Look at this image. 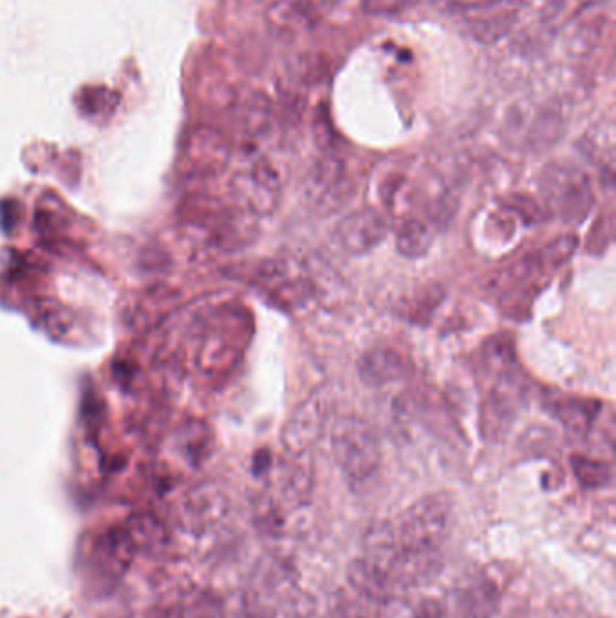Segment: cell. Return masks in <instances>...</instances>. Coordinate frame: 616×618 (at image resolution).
Masks as SVG:
<instances>
[{"instance_id": "6da1fadb", "label": "cell", "mask_w": 616, "mask_h": 618, "mask_svg": "<svg viewBox=\"0 0 616 618\" xmlns=\"http://www.w3.org/2000/svg\"><path fill=\"white\" fill-rule=\"evenodd\" d=\"M454 503L445 492L414 501L394 526L396 541L407 552H439L452 525Z\"/></svg>"}, {"instance_id": "7a4b0ae2", "label": "cell", "mask_w": 616, "mask_h": 618, "mask_svg": "<svg viewBox=\"0 0 616 618\" xmlns=\"http://www.w3.org/2000/svg\"><path fill=\"white\" fill-rule=\"evenodd\" d=\"M331 450L336 465L353 481H367L382 465L380 438L373 425L360 416L347 414L331 427Z\"/></svg>"}, {"instance_id": "3957f363", "label": "cell", "mask_w": 616, "mask_h": 618, "mask_svg": "<svg viewBox=\"0 0 616 618\" xmlns=\"http://www.w3.org/2000/svg\"><path fill=\"white\" fill-rule=\"evenodd\" d=\"M577 244L575 235L551 241L546 248L524 255L508 268L495 273L490 279V288L503 299H510L514 295L519 299L526 297L570 259L577 250Z\"/></svg>"}, {"instance_id": "277c9868", "label": "cell", "mask_w": 616, "mask_h": 618, "mask_svg": "<svg viewBox=\"0 0 616 618\" xmlns=\"http://www.w3.org/2000/svg\"><path fill=\"white\" fill-rule=\"evenodd\" d=\"M541 192L551 212L570 225H580L595 203L588 176L570 165L553 163L544 170Z\"/></svg>"}, {"instance_id": "5b68a950", "label": "cell", "mask_w": 616, "mask_h": 618, "mask_svg": "<svg viewBox=\"0 0 616 618\" xmlns=\"http://www.w3.org/2000/svg\"><path fill=\"white\" fill-rule=\"evenodd\" d=\"M329 416V398L315 393L300 403L282 429V445L291 456H306L317 443Z\"/></svg>"}, {"instance_id": "8992f818", "label": "cell", "mask_w": 616, "mask_h": 618, "mask_svg": "<svg viewBox=\"0 0 616 618\" xmlns=\"http://www.w3.org/2000/svg\"><path fill=\"white\" fill-rule=\"evenodd\" d=\"M387 234L389 219L383 210L373 206H365L347 214L335 228L336 243L349 255L373 252Z\"/></svg>"}, {"instance_id": "52a82bcc", "label": "cell", "mask_w": 616, "mask_h": 618, "mask_svg": "<svg viewBox=\"0 0 616 618\" xmlns=\"http://www.w3.org/2000/svg\"><path fill=\"white\" fill-rule=\"evenodd\" d=\"M353 190L355 188L349 183L342 163L333 158H326L318 161L315 169L311 170L306 197L311 206H315L317 210L335 212L353 197Z\"/></svg>"}, {"instance_id": "ba28073f", "label": "cell", "mask_w": 616, "mask_h": 618, "mask_svg": "<svg viewBox=\"0 0 616 618\" xmlns=\"http://www.w3.org/2000/svg\"><path fill=\"white\" fill-rule=\"evenodd\" d=\"M235 187L246 206L259 216H268L279 206L282 183L268 161H257L252 169L237 178Z\"/></svg>"}, {"instance_id": "9c48e42d", "label": "cell", "mask_w": 616, "mask_h": 618, "mask_svg": "<svg viewBox=\"0 0 616 618\" xmlns=\"http://www.w3.org/2000/svg\"><path fill=\"white\" fill-rule=\"evenodd\" d=\"M134 553L136 546L127 534L125 526H122L114 528L111 532L103 534L98 541H94L89 562H93L94 572L100 575L98 579L116 582L129 570Z\"/></svg>"}, {"instance_id": "30bf717a", "label": "cell", "mask_w": 616, "mask_h": 618, "mask_svg": "<svg viewBox=\"0 0 616 618\" xmlns=\"http://www.w3.org/2000/svg\"><path fill=\"white\" fill-rule=\"evenodd\" d=\"M407 373L409 366L403 356L389 347L371 349L358 362V378L371 389L396 384L403 380Z\"/></svg>"}, {"instance_id": "8fae6325", "label": "cell", "mask_w": 616, "mask_h": 618, "mask_svg": "<svg viewBox=\"0 0 616 618\" xmlns=\"http://www.w3.org/2000/svg\"><path fill=\"white\" fill-rule=\"evenodd\" d=\"M347 582L351 590L371 604H385L394 597L396 586L391 575L378 564L360 557L349 564Z\"/></svg>"}, {"instance_id": "7c38bea8", "label": "cell", "mask_w": 616, "mask_h": 618, "mask_svg": "<svg viewBox=\"0 0 616 618\" xmlns=\"http://www.w3.org/2000/svg\"><path fill=\"white\" fill-rule=\"evenodd\" d=\"M515 6L504 0H490L470 6L463 17L472 35L481 40H494L504 35L515 20Z\"/></svg>"}, {"instance_id": "4fadbf2b", "label": "cell", "mask_w": 616, "mask_h": 618, "mask_svg": "<svg viewBox=\"0 0 616 618\" xmlns=\"http://www.w3.org/2000/svg\"><path fill=\"white\" fill-rule=\"evenodd\" d=\"M497 600L499 595L490 582H474L459 591L456 618H494Z\"/></svg>"}, {"instance_id": "5bb4252c", "label": "cell", "mask_w": 616, "mask_h": 618, "mask_svg": "<svg viewBox=\"0 0 616 618\" xmlns=\"http://www.w3.org/2000/svg\"><path fill=\"white\" fill-rule=\"evenodd\" d=\"M432 232L429 225L416 217H403L396 230V250L407 259H420L429 253Z\"/></svg>"}, {"instance_id": "9a60e30c", "label": "cell", "mask_w": 616, "mask_h": 618, "mask_svg": "<svg viewBox=\"0 0 616 618\" xmlns=\"http://www.w3.org/2000/svg\"><path fill=\"white\" fill-rule=\"evenodd\" d=\"M551 409L560 422L573 432H586L598 414V402L584 398H557Z\"/></svg>"}, {"instance_id": "2e32d148", "label": "cell", "mask_w": 616, "mask_h": 618, "mask_svg": "<svg viewBox=\"0 0 616 618\" xmlns=\"http://www.w3.org/2000/svg\"><path fill=\"white\" fill-rule=\"evenodd\" d=\"M125 530L136 546V552L138 550H156L167 541V532L154 515H132L125 525Z\"/></svg>"}, {"instance_id": "e0dca14e", "label": "cell", "mask_w": 616, "mask_h": 618, "mask_svg": "<svg viewBox=\"0 0 616 618\" xmlns=\"http://www.w3.org/2000/svg\"><path fill=\"white\" fill-rule=\"evenodd\" d=\"M271 24L284 33H297L313 26V11L302 2L280 0L270 11Z\"/></svg>"}, {"instance_id": "ac0fdd59", "label": "cell", "mask_w": 616, "mask_h": 618, "mask_svg": "<svg viewBox=\"0 0 616 618\" xmlns=\"http://www.w3.org/2000/svg\"><path fill=\"white\" fill-rule=\"evenodd\" d=\"M571 467H573V472L579 479L580 485L584 488L606 487L607 483L611 481V469L604 461L575 456V458H571Z\"/></svg>"}, {"instance_id": "d6986e66", "label": "cell", "mask_w": 616, "mask_h": 618, "mask_svg": "<svg viewBox=\"0 0 616 618\" xmlns=\"http://www.w3.org/2000/svg\"><path fill=\"white\" fill-rule=\"evenodd\" d=\"M365 604H371V602L356 595L355 591H353V597H349L346 593H338V597L331 606V613H333V618H367Z\"/></svg>"}, {"instance_id": "ffe728a7", "label": "cell", "mask_w": 616, "mask_h": 618, "mask_svg": "<svg viewBox=\"0 0 616 618\" xmlns=\"http://www.w3.org/2000/svg\"><path fill=\"white\" fill-rule=\"evenodd\" d=\"M188 618H224L223 602L212 593H201L192 602Z\"/></svg>"}, {"instance_id": "44dd1931", "label": "cell", "mask_w": 616, "mask_h": 618, "mask_svg": "<svg viewBox=\"0 0 616 618\" xmlns=\"http://www.w3.org/2000/svg\"><path fill=\"white\" fill-rule=\"evenodd\" d=\"M409 0H364L362 8L369 15H394L405 10Z\"/></svg>"}, {"instance_id": "7402d4cb", "label": "cell", "mask_w": 616, "mask_h": 618, "mask_svg": "<svg viewBox=\"0 0 616 618\" xmlns=\"http://www.w3.org/2000/svg\"><path fill=\"white\" fill-rule=\"evenodd\" d=\"M414 618H448L447 609L436 599H423L414 608Z\"/></svg>"}, {"instance_id": "603a6c76", "label": "cell", "mask_w": 616, "mask_h": 618, "mask_svg": "<svg viewBox=\"0 0 616 618\" xmlns=\"http://www.w3.org/2000/svg\"><path fill=\"white\" fill-rule=\"evenodd\" d=\"M252 618H273L271 615H266V613H255Z\"/></svg>"}]
</instances>
